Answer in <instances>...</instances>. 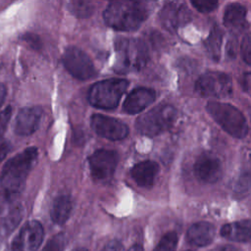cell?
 <instances>
[{"label":"cell","mask_w":251,"mask_h":251,"mask_svg":"<svg viewBox=\"0 0 251 251\" xmlns=\"http://www.w3.org/2000/svg\"><path fill=\"white\" fill-rule=\"evenodd\" d=\"M193 170L196 177L206 183L217 182L223 175L220 160L208 152L201 154L197 158Z\"/></svg>","instance_id":"4fadbf2b"},{"label":"cell","mask_w":251,"mask_h":251,"mask_svg":"<svg viewBox=\"0 0 251 251\" xmlns=\"http://www.w3.org/2000/svg\"><path fill=\"white\" fill-rule=\"evenodd\" d=\"M159 172V165L153 161H144L136 164L130 171L133 180L142 187L151 186Z\"/></svg>","instance_id":"ac0fdd59"},{"label":"cell","mask_w":251,"mask_h":251,"mask_svg":"<svg viewBox=\"0 0 251 251\" xmlns=\"http://www.w3.org/2000/svg\"><path fill=\"white\" fill-rule=\"evenodd\" d=\"M22 216L23 210L18 203L0 207V232L9 234L18 226Z\"/></svg>","instance_id":"d6986e66"},{"label":"cell","mask_w":251,"mask_h":251,"mask_svg":"<svg viewBox=\"0 0 251 251\" xmlns=\"http://www.w3.org/2000/svg\"><path fill=\"white\" fill-rule=\"evenodd\" d=\"M191 4L200 12L202 13H208L213 10H215L218 6L217 1H211V0H194L191 1Z\"/></svg>","instance_id":"4316f807"},{"label":"cell","mask_w":251,"mask_h":251,"mask_svg":"<svg viewBox=\"0 0 251 251\" xmlns=\"http://www.w3.org/2000/svg\"><path fill=\"white\" fill-rule=\"evenodd\" d=\"M6 93H7V89H6V86L0 82V107L2 106L4 100H5V97H6Z\"/></svg>","instance_id":"1f68e13d"},{"label":"cell","mask_w":251,"mask_h":251,"mask_svg":"<svg viewBox=\"0 0 251 251\" xmlns=\"http://www.w3.org/2000/svg\"><path fill=\"white\" fill-rule=\"evenodd\" d=\"M42 109L38 106L22 108L15 120L14 131L18 135H30L39 127Z\"/></svg>","instance_id":"5bb4252c"},{"label":"cell","mask_w":251,"mask_h":251,"mask_svg":"<svg viewBox=\"0 0 251 251\" xmlns=\"http://www.w3.org/2000/svg\"><path fill=\"white\" fill-rule=\"evenodd\" d=\"M214 251H235L231 246H221Z\"/></svg>","instance_id":"d6a6232c"},{"label":"cell","mask_w":251,"mask_h":251,"mask_svg":"<svg viewBox=\"0 0 251 251\" xmlns=\"http://www.w3.org/2000/svg\"><path fill=\"white\" fill-rule=\"evenodd\" d=\"M206 108L211 117L231 136L242 138L247 134L248 126L245 117L237 108L215 101H210Z\"/></svg>","instance_id":"277c9868"},{"label":"cell","mask_w":251,"mask_h":251,"mask_svg":"<svg viewBox=\"0 0 251 251\" xmlns=\"http://www.w3.org/2000/svg\"><path fill=\"white\" fill-rule=\"evenodd\" d=\"M190 20L191 12L182 2H169L160 11L162 25L171 32H175Z\"/></svg>","instance_id":"8fae6325"},{"label":"cell","mask_w":251,"mask_h":251,"mask_svg":"<svg viewBox=\"0 0 251 251\" xmlns=\"http://www.w3.org/2000/svg\"><path fill=\"white\" fill-rule=\"evenodd\" d=\"M128 82L120 78H109L94 83L88 92L89 103L100 109L111 110L118 106Z\"/></svg>","instance_id":"8992f818"},{"label":"cell","mask_w":251,"mask_h":251,"mask_svg":"<svg viewBox=\"0 0 251 251\" xmlns=\"http://www.w3.org/2000/svg\"><path fill=\"white\" fill-rule=\"evenodd\" d=\"M73 209V203L68 195L58 196L52 204L50 216L52 221L57 225L65 224L70 218Z\"/></svg>","instance_id":"44dd1931"},{"label":"cell","mask_w":251,"mask_h":251,"mask_svg":"<svg viewBox=\"0 0 251 251\" xmlns=\"http://www.w3.org/2000/svg\"><path fill=\"white\" fill-rule=\"evenodd\" d=\"M224 24L231 30H242L247 24L245 7L237 3L228 5L224 13Z\"/></svg>","instance_id":"ffe728a7"},{"label":"cell","mask_w":251,"mask_h":251,"mask_svg":"<svg viewBox=\"0 0 251 251\" xmlns=\"http://www.w3.org/2000/svg\"><path fill=\"white\" fill-rule=\"evenodd\" d=\"M216 235L215 226L208 222H198L190 226L186 232L188 243L197 247L210 245Z\"/></svg>","instance_id":"9a60e30c"},{"label":"cell","mask_w":251,"mask_h":251,"mask_svg":"<svg viewBox=\"0 0 251 251\" xmlns=\"http://www.w3.org/2000/svg\"><path fill=\"white\" fill-rule=\"evenodd\" d=\"M221 235L235 242H251V220L237 221L223 226Z\"/></svg>","instance_id":"e0dca14e"},{"label":"cell","mask_w":251,"mask_h":251,"mask_svg":"<svg viewBox=\"0 0 251 251\" xmlns=\"http://www.w3.org/2000/svg\"><path fill=\"white\" fill-rule=\"evenodd\" d=\"M37 160V148L28 147L6 162L0 175V187L4 197L11 200L24 190L27 176Z\"/></svg>","instance_id":"6da1fadb"},{"label":"cell","mask_w":251,"mask_h":251,"mask_svg":"<svg viewBox=\"0 0 251 251\" xmlns=\"http://www.w3.org/2000/svg\"><path fill=\"white\" fill-rule=\"evenodd\" d=\"M73 251H88V250L86 248H83V247H78V248L74 249Z\"/></svg>","instance_id":"e575fe53"},{"label":"cell","mask_w":251,"mask_h":251,"mask_svg":"<svg viewBox=\"0 0 251 251\" xmlns=\"http://www.w3.org/2000/svg\"><path fill=\"white\" fill-rule=\"evenodd\" d=\"M240 52L243 60L247 64L251 65V33H248L242 39L240 45Z\"/></svg>","instance_id":"484cf974"},{"label":"cell","mask_w":251,"mask_h":251,"mask_svg":"<svg viewBox=\"0 0 251 251\" xmlns=\"http://www.w3.org/2000/svg\"><path fill=\"white\" fill-rule=\"evenodd\" d=\"M118 160V154L113 150H96L88 157L89 169L92 177L98 181L109 180L115 173Z\"/></svg>","instance_id":"9c48e42d"},{"label":"cell","mask_w":251,"mask_h":251,"mask_svg":"<svg viewBox=\"0 0 251 251\" xmlns=\"http://www.w3.org/2000/svg\"><path fill=\"white\" fill-rule=\"evenodd\" d=\"M91 127L98 135L110 140L124 139L128 133L125 124L100 114H95L91 117Z\"/></svg>","instance_id":"7c38bea8"},{"label":"cell","mask_w":251,"mask_h":251,"mask_svg":"<svg viewBox=\"0 0 251 251\" xmlns=\"http://www.w3.org/2000/svg\"><path fill=\"white\" fill-rule=\"evenodd\" d=\"M156 98L154 90L149 88H136L132 90L124 102V110L127 114H137L149 106Z\"/></svg>","instance_id":"2e32d148"},{"label":"cell","mask_w":251,"mask_h":251,"mask_svg":"<svg viewBox=\"0 0 251 251\" xmlns=\"http://www.w3.org/2000/svg\"><path fill=\"white\" fill-rule=\"evenodd\" d=\"M176 118V111L173 106L158 105L136 120L135 128L140 134L155 136L168 130Z\"/></svg>","instance_id":"5b68a950"},{"label":"cell","mask_w":251,"mask_h":251,"mask_svg":"<svg viewBox=\"0 0 251 251\" xmlns=\"http://www.w3.org/2000/svg\"><path fill=\"white\" fill-rule=\"evenodd\" d=\"M9 150H10V146H9L8 143H1L0 144V162L6 157Z\"/></svg>","instance_id":"4dcf8cb0"},{"label":"cell","mask_w":251,"mask_h":251,"mask_svg":"<svg viewBox=\"0 0 251 251\" xmlns=\"http://www.w3.org/2000/svg\"><path fill=\"white\" fill-rule=\"evenodd\" d=\"M66 238L63 233H58L51 237L41 251H64Z\"/></svg>","instance_id":"d4e9b609"},{"label":"cell","mask_w":251,"mask_h":251,"mask_svg":"<svg viewBox=\"0 0 251 251\" xmlns=\"http://www.w3.org/2000/svg\"><path fill=\"white\" fill-rule=\"evenodd\" d=\"M103 18L112 28L130 31L138 28L147 18V7L143 2L113 1L105 9Z\"/></svg>","instance_id":"7a4b0ae2"},{"label":"cell","mask_w":251,"mask_h":251,"mask_svg":"<svg viewBox=\"0 0 251 251\" xmlns=\"http://www.w3.org/2000/svg\"><path fill=\"white\" fill-rule=\"evenodd\" d=\"M93 6L90 2L75 1L70 3V11L77 18L89 17L93 12Z\"/></svg>","instance_id":"cb8c5ba5"},{"label":"cell","mask_w":251,"mask_h":251,"mask_svg":"<svg viewBox=\"0 0 251 251\" xmlns=\"http://www.w3.org/2000/svg\"><path fill=\"white\" fill-rule=\"evenodd\" d=\"M115 53L114 69L119 74L139 72L149 60L148 48L138 38H119L115 42Z\"/></svg>","instance_id":"3957f363"},{"label":"cell","mask_w":251,"mask_h":251,"mask_svg":"<svg viewBox=\"0 0 251 251\" xmlns=\"http://www.w3.org/2000/svg\"><path fill=\"white\" fill-rule=\"evenodd\" d=\"M64 67L75 78L88 79L95 75V67L86 53L77 47H68L62 57Z\"/></svg>","instance_id":"ba28073f"},{"label":"cell","mask_w":251,"mask_h":251,"mask_svg":"<svg viewBox=\"0 0 251 251\" xmlns=\"http://www.w3.org/2000/svg\"><path fill=\"white\" fill-rule=\"evenodd\" d=\"M44 236V229L38 221L26 222L12 241L11 251H36Z\"/></svg>","instance_id":"30bf717a"},{"label":"cell","mask_w":251,"mask_h":251,"mask_svg":"<svg viewBox=\"0 0 251 251\" xmlns=\"http://www.w3.org/2000/svg\"><path fill=\"white\" fill-rule=\"evenodd\" d=\"M195 91L202 97L227 98L232 93V83L224 73L208 72L197 79Z\"/></svg>","instance_id":"52a82bcc"},{"label":"cell","mask_w":251,"mask_h":251,"mask_svg":"<svg viewBox=\"0 0 251 251\" xmlns=\"http://www.w3.org/2000/svg\"><path fill=\"white\" fill-rule=\"evenodd\" d=\"M127 251H143V248H142V246L139 245V244H134V245H132Z\"/></svg>","instance_id":"836d02e7"},{"label":"cell","mask_w":251,"mask_h":251,"mask_svg":"<svg viewBox=\"0 0 251 251\" xmlns=\"http://www.w3.org/2000/svg\"><path fill=\"white\" fill-rule=\"evenodd\" d=\"M177 242V233L175 231H169L163 235L153 251H176Z\"/></svg>","instance_id":"603a6c76"},{"label":"cell","mask_w":251,"mask_h":251,"mask_svg":"<svg viewBox=\"0 0 251 251\" xmlns=\"http://www.w3.org/2000/svg\"><path fill=\"white\" fill-rule=\"evenodd\" d=\"M11 116H12V107L11 106L6 107L0 113V138L3 136V134L7 128V125L11 119Z\"/></svg>","instance_id":"83f0119b"},{"label":"cell","mask_w":251,"mask_h":251,"mask_svg":"<svg viewBox=\"0 0 251 251\" xmlns=\"http://www.w3.org/2000/svg\"><path fill=\"white\" fill-rule=\"evenodd\" d=\"M222 41H223L222 29L218 25H214L211 28L208 37L205 39L204 44L209 56L215 61H218L220 59Z\"/></svg>","instance_id":"7402d4cb"},{"label":"cell","mask_w":251,"mask_h":251,"mask_svg":"<svg viewBox=\"0 0 251 251\" xmlns=\"http://www.w3.org/2000/svg\"><path fill=\"white\" fill-rule=\"evenodd\" d=\"M100 251H124V245L119 240H111L106 243Z\"/></svg>","instance_id":"f1b7e54d"},{"label":"cell","mask_w":251,"mask_h":251,"mask_svg":"<svg viewBox=\"0 0 251 251\" xmlns=\"http://www.w3.org/2000/svg\"><path fill=\"white\" fill-rule=\"evenodd\" d=\"M186 251H192V250H186Z\"/></svg>","instance_id":"d590c367"},{"label":"cell","mask_w":251,"mask_h":251,"mask_svg":"<svg viewBox=\"0 0 251 251\" xmlns=\"http://www.w3.org/2000/svg\"><path fill=\"white\" fill-rule=\"evenodd\" d=\"M242 87L244 91L251 96V73H247L243 75Z\"/></svg>","instance_id":"f546056e"}]
</instances>
